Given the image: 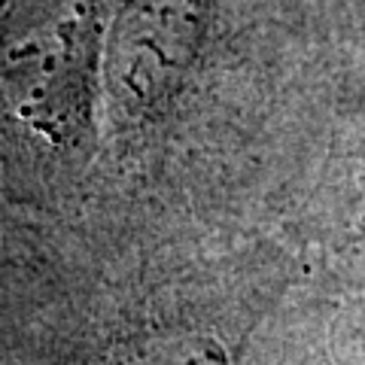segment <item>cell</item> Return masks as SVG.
Masks as SVG:
<instances>
[{"label":"cell","mask_w":365,"mask_h":365,"mask_svg":"<svg viewBox=\"0 0 365 365\" xmlns=\"http://www.w3.org/2000/svg\"><path fill=\"white\" fill-rule=\"evenodd\" d=\"M143 365H225L220 347L210 341H174L153 350Z\"/></svg>","instance_id":"1"}]
</instances>
